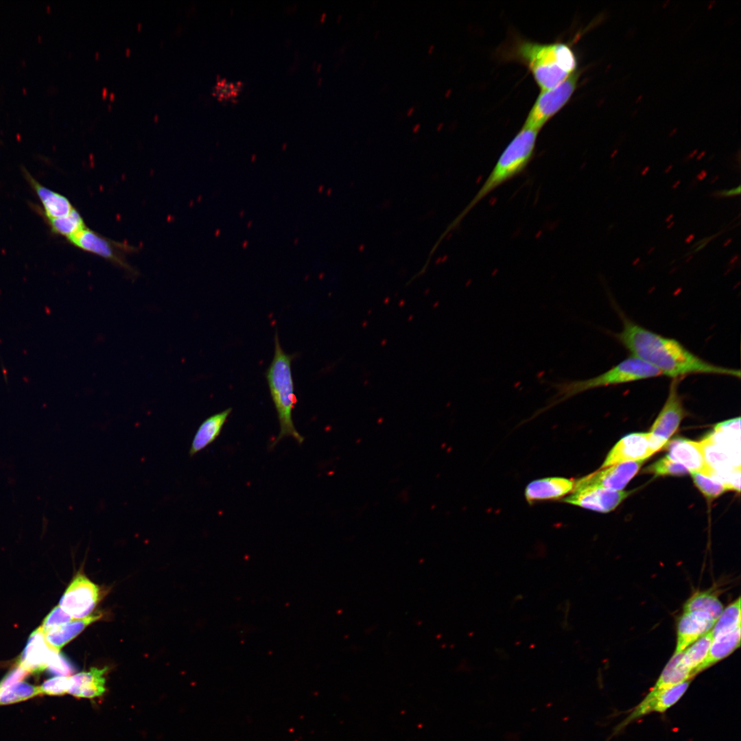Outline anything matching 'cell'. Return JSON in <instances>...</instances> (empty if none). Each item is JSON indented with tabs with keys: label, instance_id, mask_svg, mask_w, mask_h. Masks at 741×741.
I'll list each match as a JSON object with an SVG mask.
<instances>
[{
	"label": "cell",
	"instance_id": "obj_1",
	"mask_svg": "<svg viewBox=\"0 0 741 741\" xmlns=\"http://www.w3.org/2000/svg\"><path fill=\"white\" fill-rule=\"evenodd\" d=\"M617 340L631 353L659 370L662 375L680 379L692 375L740 377L739 369L710 363L687 349L678 340L652 331L626 316Z\"/></svg>",
	"mask_w": 741,
	"mask_h": 741
},
{
	"label": "cell",
	"instance_id": "obj_2",
	"mask_svg": "<svg viewBox=\"0 0 741 741\" xmlns=\"http://www.w3.org/2000/svg\"><path fill=\"white\" fill-rule=\"evenodd\" d=\"M510 56L526 66L543 90L551 89L577 70V59L572 47L564 43H539L516 40Z\"/></svg>",
	"mask_w": 741,
	"mask_h": 741
},
{
	"label": "cell",
	"instance_id": "obj_3",
	"mask_svg": "<svg viewBox=\"0 0 741 741\" xmlns=\"http://www.w3.org/2000/svg\"><path fill=\"white\" fill-rule=\"evenodd\" d=\"M293 359L294 355L287 354L282 349L276 333L274 356L266 372L270 396L280 425L279 433L272 443V447L285 437L293 438L299 445L304 441V437L297 431L292 420V412L297 402L292 373Z\"/></svg>",
	"mask_w": 741,
	"mask_h": 741
},
{
	"label": "cell",
	"instance_id": "obj_4",
	"mask_svg": "<svg viewBox=\"0 0 741 741\" xmlns=\"http://www.w3.org/2000/svg\"><path fill=\"white\" fill-rule=\"evenodd\" d=\"M659 376L663 375L659 370L639 358L631 355L596 377L586 379L563 380L552 384V386L556 390V393L542 411L585 391Z\"/></svg>",
	"mask_w": 741,
	"mask_h": 741
},
{
	"label": "cell",
	"instance_id": "obj_5",
	"mask_svg": "<svg viewBox=\"0 0 741 741\" xmlns=\"http://www.w3.org/2000/svg\"><path fill=\"white\" fill-rule=\"evenodd\" d=\"M580 74L576 71L555 86L541 91L523 126L540 131L569 101L576 89Z\"/></svg>",
	"mask_w": 741,
	"mask_h": 741
},
{
	"label": "cell",
	"instance_id": "obj_6",
	"mask_svg": "<svg viewBox=\"0 0 741 741\" xmlns=\"http://www.w3.org/2000/svg\"><path fill=\"white\" fill-rule=\"evenodd\" d=\"M67 241L84 251L104 258L126 272L134 274V270L126 261V254L130 252L133 247L125 243L113 241L87 226Z\"/></svg>",
	"mask_w": 741,
	"mask_h": 741
},
{
	"label": "cell",
	"instance_id": "obj_7",
	"mask_svg": "<svg viewBox=\"0 0 741 741\" xmlns=\"http://www.w3.org/2000/svg\"><path fill=\"white\" fill-rule=\"evenodd\" d=\"M679 381L677 379H672L667 399L648 432L658 451L667 443L686 416V410L678 390Z\"/></svg>",
	"mask_w": 741,
	"mask_h": 741
},
{
	"label": "cell",
	"instance_id": "obj_8",
	"mask_svg": "<svg viewBox=\"0 0 741 741\" xmlns=\"http://www.w3.org/2000/svg\"><path fill=\"white\" fill-rule=\"evenodd\" d=\"M99 598V587L78 573L62 596L59 606L73 619H82L90 615Z\"/></svg>",
	"mask_w": 741,
	"mask_h": 741
},
{
	"label": "cell",
	"instance_id": "obj_9",
	"mask_svg": "<svg viewBox=\"0 0 741 741\" xmlns=\"http://www.w3.org/2000/svg\"><path fill=\"white\" fill-rule=\"evenodd\" d=\"M657 452L649 433H632L622 438L607 455L600 469L618 463L646 460Z\"/></svg>",
	"mask_w": 741,
	"mask_h": 741
},
{
	"label": "cell",
	"instance_id": "obj_10",
	"mask_svg": "<svg viewBox=\"0 0 741 741\" xmlns=\"http://www.w3.org/2000/svg\"><path fill=\"white\" fill-rule=\"evenodd\" d=\"M571 493L563 502L604 513L613 510L629 495L626 491L599 486L576 488Z\"/></svg>",
	"mask_w": 741,
	"mask_h": 741
},
{
	"label": "cell",
	"instance_id": "obj_11",
	"mask_svg": "<svg viewBox=\"0 0 741 741\" xmlns=\"http://www.w3.org/2000/svg\"><path fill=\"white\" fill-rule=\"evenodd\" d=\"M644 460L625 462L600 469L575 482L574 489L599 486L622 491L637 473Z\"/></svg>",
	"mask_w": 741,
	"mask_h": 741
},
{
	"label": "cell",
	"instance_id": "obj_12",
	"mask_svg": "<svg viewBox=\"0 0 741 741\" xmlns=\"http://www.w3.org/2000/svg\"><path fill=\"white\" fill-rule=\"evenodd\" d=\"M690 683L685 681L665 689L655 696L644 698L629 713L628 716L615 729L614 734L620 732L628 725L652 712L663 713L676 704L683 696Z\"/></svg>",
	"mask_w": 741,
	"mask_h": 741
},
{
	"label": "cell",
	"instance_id": "obj_13",
	"mask_svg": "<svg viewBox=\"0 0 741 741\" xmlns=\"http://www.w3.org/2000/svg\"><path fill=\"white\" fill-rule=\"evenodd\" d=\"M666 456L683 466L690 473H700L708 476L715 473V470L707 462L702 442L685 438L672 440L668 445Z\"/></svg>",
	"mask_w": 741,
	"mask_h": 741
},
{
	"label": "cell",
	"instance_id": "obj_14",
	"mask_svg": "<svg viewBox=\"0 0 741 741\" xmlns=\"http://www.w3.org/2000/svg\"><path fill=\"white\" fill-rule=\"evenodd\" d=\"M716 620L702 611H683L677 624L675 652H684L698 638L711 631Z\"/></svg>",
	"mask_w": 741,
	"mask_h": 741
},
{
	"label": "cell",
	"instance_id": "obj_15",
	"mask_svg": "<svg viewBox=\"0 0 741 741\" xmlns=\"http://www.w3.org/2000/svg\"><path fill=\"white\" fill-rule=\"evenodd\" d=\"M55 650L46 641L45 633L40 626L30 635L19 660V665L30 673L43 671L47 669Z\"/></svg>",
	"mask_w": 741,
	"mask_h": 741
},
{
	"label": "cell",
	"instance_id": "obj_16",
	"mask_svg": "<svg viewBox=\"0 0 741 741\" xmlns=\"http://www.w3.org/2000/svg\"><path fill=\"white\" fill-rule=\"evenodd\" d=\"M575 482L570 479L552 477L536 480L528 484L525 496L528 502L558 499L572 492Z\"/></svg>",
	"mask_w": 741,
	"mask_h": 741
},
{
	"label": "cell",
	"instance_id": "obj_17",
	"mask_svg": "<svg viewBox=\"0 0 741 741\" xmlns=\"http://www.w3.org/2000/svg\"><path fill=\"white\" fill-rule=\"evenodd\" d=\"M23 172L42 204L45 219L67 216L75 209L67 197L41 185L27 170Z\"/></svg>",
	"mask_w": 741,
	"mask_h": 741
},
{
	"label": "cell",
	"instance_id": "obj_18",
	"mask_svg": "<svg viewBox=\"0 0 741 741\" xmlns=\"http://www.w3.org/2000/svg\"><path fill=\"white\" fill-rule=\"evenodd\" d=\"M108 668H92L87 672H82L71 676V684L69 693L85 698L102 696L106 691L104 674Z\"/></svg>",
	"mask_w": 741,
	"mask_h": 741
},
{
	"label": "cell",
	"instance_id": "obj_19",
	"mask_svg": "<svg viewBox=\"0 0 741 741\" xmlns=\"http://www.w3.org/2000/svg\"><path fill=\"white\" fill-rule=\"evenodd\" d=\"M231 412L232 408H228L209 416L200 425L189 448V455L191 457L205 449L216 440Z\"/></svg>",
	"mask_w": 741,
	"mask_h": 741
},
{
	"label": "cell",
	"instance_id": "obj_20",
	"mask_svg": "<svg viewBox=\"0 0 741 741\" xmlns=\"http://www.w3.org/2000/svg\"><path fill=\"white\" fill-rule=\"evenodd\" d=\"M740 646V626L714 636L707 655L696 674L709 668L730 655Z\"/></svg>",
	"mask_w": 741,
	"mask_h": 741
},
{
	"label": "cell",
	"instance_id": "obj_21",
	"mask_svg": "<svg viewBox=\"0 0 741 741\" xmlns=\"http://www.w3.org/2000/svg\"><path fill=\"white\" fill-rule=\"evenodd\" d=\"M683 652L674 653L663 668L655 685L644 698H651L665 689L690 680L693 677L690 670L681 662Z\"/></svg>",
	"mask_w": 741,
	"mask_h": 741
},
{
	"label": "cell",
	"instance_id": "obj_22",
	"mask_svg": "<svg viewBox=\"0 0 741 741\" xmlns=\"http://www.w3.org/2000/svg\"><path fill=\"white\" fill-rule=\"evenodd\" d=\"M102 614L90 615L54 628L45 634L47 643L56 650H60L78 635L86 626L98 620Z\"/></svg>",
	"mask_w": 741,
	"mask_h": 741
},
{
	"label": "cell",
	"instance_id": "obj_23",
	"mask_svg": "<svg viewBox=\"0 0 741 741\" xmlns=\"http://www.w3.org/2000/svg\"><path fill=\"white\" fill-rule=\"evenodd\" d=\"M694 611L707 613L717 620L723 611V606L713 591H698L694 593L683 606V611Z\"/></svg>",
	"mask_w": 741,
	"mask_h": 741
},
{
	"label": "cell",
	"instance_id": "obj_24",
	"mask_svg": "<svg viewBox=\"0 0 741 741\" xmlns=\"http://www.w3.org/2000/svg\"><path fill=\"white\" fill-rule=\"evenodd\" d=\"M713 636L711 631L698 638L683 652L681 662L690 670L692 677L705 659L710 648Z\"/></svg>",
	"mask_w": 741,
	"mask_h": 741
},
{
	"label": "cell",
	"instance_id": "obj_25",
	"mask_svg": "<svg viewBox=\"0 0 741 741\" xmlns=\"http://www.w3.org/2000/svg\"><path fill=\"white\" fill-rule=\"evenodd\" d=\"M46 220L51 232L67 239L86 227L83 217L75 208L67 216Z\"/></svg>",
	"mask_w": 741,
	"mask_h": 741
},
{
	"label": "cell",
	"instance_id": "obj_26",
	"mask_svg": "<svg viewBox=\"0 0 741 741\" xmlns=\"http://www.w3.org/2000/svg\"><path fill=\"white\" fill-rule=\"evenodd\" d=\"M740 598H738L721 613L711 630L713 637L740 626Z\"/></svg>",
	"mask_w": 741,
	"mask_h": 741
},
{
	"label": "cell",
	"instance_id": "obj_27",
	"mask_svg": "<svg viewBox=\"0 0 741 741\" xmlns=\"http://www.w3.org/2000/svg\"><path fill=\"white\" fill-rule=\"evenodd\" d=\"M41 694L40 687L20 681L0 690V704L18 703Z\"/></svg>",
	"mask_w": 741,
	"mask_h": 741
},
{
	"label": "cell",
	"instance_id": "obj_28",
	"mask_svg": "<svg viewBox=\"0 0 741 741\" xmlns=\"http://www.w3.org/2000/svg\"><path fill=\"white\" fill-rule=\"evenodd\" d=\"M691 474L696 486L709 499H714L729 490L721 480L715 476H708L700 473Z\"/></svg>",
	"mask_w": 741,
	"mask_h": 741
},
{
	"label": "cell",
	"instance_id": "obj_29",
	"mask_svg": "<svg viewBox=\"0 0 741 741\" xmlns=\"http://www.w3.org/2000/svg\"><path fill=\"white\" fill-rule=\"evenodd\" d=\"M644 471L655 476H681L689 473L686 468L666 456L648 466Z\"/></svg>",
	"mask_w": 741,
	"mask_h": 741
},
{
	"label": "cell",
	"instance_id": "obj_30",
	"mask_svg": "<svg viewBox=\"0 0 741 741\" xmlns=\"http://www.w3.org/2000/svg\"><path fill=\"white\" fill-rule=\"evenodd\" d=\"M47 669L54 675L64 677L71 676L75 671L71 662L57 650L54 651Z\"/></svg>",
	"mask_w": 741,
	"mask_h": 741
},
{
	"label": "cell",
	"instance_id": "obj_31",
	"mask_svg": "<svg viewBox=\"0 0 741 741\" xmlns=\"http://www.w3.org/2000/svg\"><path fill=\"white\" fill-rule=\"evenodd\" d=\"M71 684V676H56L45 681L40 687L41 693L49 695H62L69 693Z\"/></svg>",
	"mask_w": 741,
	"mask_h": 741
},
{
	"label": "cell",
	"instance_id": "obj_32",
	"mask_svg": "<svg viewBox=\"0 0 741 741\" xmlns=\"http://www.w3.org/2000/svg\"><path fill=\"white\" fill-rule=\"evenodd\" d=\"M72 619L73 618L58 605L54 608L44 619L40 628L45 634L54 628L71 622Z\"/></svg>",
	"mask_w": 741,
	"mask_h": 741
},
{
	"label": "cell",
	"instance_id": "obj_33",
	"mask_svg": "<svg viewBox=\"0 0 741 741\" xmlns=\"http://www.w3.org/2000/svg\"><path fill=\"white\" fill-rule=\"evenodd\" d=\"M30 672L18 664L0 682V690L4 689L16 683L22 681Z\"/></svg>",
	"mask_w": 741,
	"mask_h": 741
},
{
	"label": "cell",
	"instance_id": "obj_34",
	"mask_svg": "<svg viewBox=\"0 0 741 741\" xmlns=\"http://www.w3.org/2000/svg\"><path fill=\"white\" fill-rule=\"evenodd\" d=\"M741 186L739 185L735 188L731 189H722L719 191H713L710 193L711 196L714 198H725L738 196L740 193Z\"/></svg>",
	"mask_w": 741,
	"mask_h": 741
},
{
	"label": "cell",
	"instance_id": "obj_35",
	"mask_svg": "<svg viewBox=\"0 0 741 741\" xmlns=\"http://www.w3.org/2000/svg\"><path fill=\"white\" fill-rule=\"evenodd\" d=\"M707 175V172L705 169L701 170L696 176V179L698 181L703 180Z\"/></svg>",
	"mask_w": 741,
	"mask_h": 741
},
{
	"label": "cell",
	"instance_id": "obj_36",
	"mask_svg": "<svg viewBox=\"0 0 741 741\" xmlns=\"http://www.w3.org/2000/svg\"><path fill=\"white\" fill-rule=\"evenodd\" d=\"M694 237H695V235H694V234H690V235H688V236H687V237H686V238L685 239V244H690V243H691V242H692V240H693V239H694Z\"/></svg>",
	"mask_w": 741,
	"mask_h": 741
},
{
	"label": "cell",
	"instance_id": "obj_37",
	"mask_svg": "<svg viewBox=\"0 0 741 741\" xmlns=\"http://www.w3.org/2000/svg\"><path fill=\"white\" fill-rule=\"evenodd\" d=\"M738 258H739V255H737V254H736V255H733V257H731V259H730V261H729V264H733V263H735V262H736V261H737V260L738 259Z\"/></svg>",
	"mask_w": 741,
	"mask_h": 741
},
{
	"label": "cell",
	"instance_id": "obj_38",
	"mask_svg": "<svg viewBox=\"0 0 741 741\" xmlns=\"http://www.w3.org/2000/svg\"><path fill=\"white\" fill-rule=\"evenodd\" d=\"M649 169H650L649 166L645 167L641 172L642 176H645L648 172Z\"/></svg>",
	"mask_w": 741,
	"mask_h": 741
},
{
	"label": "cell",
	"instance_id": "obj_39",
	"mask_svg": "<svg viewBox=\"0 0 741 741\" xmlns=\"http://www.w3.org/2000/svg\"><path fill=\"white\" fill-rule=\"evenodd\" d=\"M731 242H732V239H731V238H729V239H727V240H726V241H725V242L723 243V246H724V247H727V246H729V244H731Z\"/></svg>",
	"mask_w": 741,
	"mask_h": 741
},
{
	"label": "cell",
	"instance_id": "obj_40",
	"mask_svg": "<svg viewBox=\"0 0 741 741\" xmlns=\"http://www.w3.org/2000/svg\"><path fill=\"white\" fill-rule=\"evenodd\" d=\"M680 183H681L680 180H678L675 181V183L672 185V188L673 189H677L678 187V186L680 185Z\"/></svg>",
	"mask_w": 741,
	"mask_h": 741
},
{
	"label": "cell",
	"instance_id": "obj_41",
	"mask_svg": "<svg viewBox=\"0 0 741 741\" xmlns=\"http://www.w3.org/2000/svg\"><path fill=\"white\" fill-rule=\"evenodd\" d=\"M674 217V214H673V213H671V214H670V215H668V217H667L666 218V220H665V222H670L671 221V220L672 219V217Z\"/></svg>",
	"mask_w": 741,
	"mask_h": 741
},
{
	"label": "cell",
	"instance_id": "obj_42",
	"mask_svg": "<svg viewBox=\"0 0 741 741\" xmlns=\"http://www.w3.org/2000/svg\"><path fill=\"white\" fill-rule=\"evenodd\" d=\"M718 178H719V176H714V177L713 178H711V180H710V183H711V184H714V183H716V181H717V180H718Z\"/></svg>",
	"mask_w": 741,
	"mask_h": 741
},
{
	"label": "cell",
	"instance_id": "obj_43",
	"mask_svg": "<svg viewBox=\"0 0 741 741\" xmlns=\"http://www.w3.org/2000/svg\"><path fill=\"white\" fill-rule=\"evenodd\" d=\"M672 168V165H669V166H668V167H667V168H666V169L664 170V173H665V174H668V173H669V172H670L671 171Z\"/></svg>",
	"mask_w": 741,
	"mask_h": 741
},
{
	"label": "cell",
	"instance_id": "obj_44",
	"mask_svg": "<svg viewBox=\"0 0 741 741\" xmlns=\"http://www.w3.org/2000/svg\"><path fill=\"white\" fill-rule=\"evenodd\" d=\"M674 222H673V221L670 222V224L667 226V228L668 229L671 228L674 226Z\"/></svg>",
	"mask_w": 741,
	"mask_h": 741
},
{
	"label": "cell",
	"instance_id": "obj_45",
	"mask_svg": "<svg viewBox=\"0 0 741 741\" xmlns=\"http://www.w3.org/2000/svg\"><path fill=\"white\" fill-rule=\"evenodd\" d=\"M639 260H640V258H639V257H637V258H636V259H635V260L633 261V265H634V266H635V265H636V264H637V263H638V262L639 261Z\"/></svg>",
	"mask_w": 741,
	"mask_h": 741
},
{
	"label": "cell",
	"instance_id": "obj_46",
	"mask_svg": "<svg viewBox=\"0 0 741 741\" xmlns=\"http://www.w3.org/2000/svg\"><path fill=\"white\" fill-rule=\"evenodd\" d=\"M655 247H651L647 252L648 255L651 254L655 250Z\"/></svg>",
	"mask_w": 741,
	"mask_h": 741
},
{
	"label": "cell",
	"instance_id": "obj_47",
	"mask_svg": "<svg viewBox=\"0 0 741 741\" xmlns=\"http://www.w3.org/2000/svg\"><path fill=\"white\" fill-rule=\"evenodd\" d=\"M419 126H420V124L415 125L414 127L413 128V130L416 131V130L419 129Z\"/></svg>",
	"mask_w": 741,
	"mask_h": 741
},
{
	"label": "cell",
	"instance_id": "obj_48",
	"mask_svg": "<svg viewBox=\"0 0 741 741\" xmlns=\"http://www.w3.org/2000/svg\"><path fill=\"white\" fill-rule=\"evenodd\" d=\"M704 154H705V152H703V153H701V154H700V155H699V156H698L697 157V159H698V160H700V159L701 158V157L704 156Z\"/></svg>",
	"mask_w": 741,
	"mask_h": 741
},
{
	"label": "cell",
	"instance_id": "obj_49",
	"mask_svg": "<svg viewBox=\"0 0 741 741\" xmlns=\"http://www.w3.org/2000/svg\"><path fill=\"white\" fill-rule=\"evenodd\" d=\"M413 108H410L407 113L408 115H409L413 111Z\"/></svg>",
	"mask_w": 741,
	"mask_h": 741
},
{
	"label": "cell",
	"instance_id": "obj_50",
	"mask_svg": "<svg viewBox=\"0 0 741 741\" xmlns=\"http://www.w3.org/2000/svg\"><path fill=\"white\" fill-rule=\"evenodd\" d=\"M692 259V255H690V256H689V257H687V259L685 260V261H686V262H688V261H689L690 260H691Z\"/></svg>",
	"mask_w": 741,
	"mask_h": 741
},
{
	"label": "cell",
	"instance_id": "obj_51",
	"mask_svg": "<svg viewBox=\"0 0 741 741\" xmlns=\"http://www.w3.org/2000/svg\"><path fill=\"white\" fill-rule=\"evenodd\" d=\"M433 47H434V45H431V47L429 49V51H431V50L432 49Z\"/></svg>",
	"mask_w": 741,
	"mask_h": 741
},
{
	"label": "cell",
	"instance_id": "obj_52",
	"mask_svg": "<svg viewBox=\"0 0 741 741\" xmlns=\"http://www.w3.org/2000/svg\"><path fill=\"white\" fill-rule=\"evenodd\" d=\"M443 126V124H439V125L438 126V129H440V128H441V126Z\"/></svg>",
	"mask_w": 741,
	"mask_h": 741
}]
</instances>
